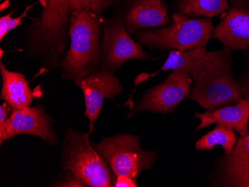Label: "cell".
<instances>
[{"mask_svg":"<svg viewBox=\"0 0 249 187\" xmlns=\"http://www.w3.org/2000/svg\"><path fill=\"white\" fill-rule=\"evenodd\" d=\"M41 14L26 27L27 55L41 64L45 70L60 67L70 44L72 12L84 8L83 0H39Z\"/></svg>","mask_w":249,"mask_h":187,"instance_id":"cell-1","label":"cell"},{"mask_svg":"<svg viewBox=\"0 0 249 187\" xmlns=\"http://www.w3.org/2000/svg\"><path fill=\"white\" fill-rule=\"evenodd\" d=\"M103 15L81 8L71 16L70 44L61 62V76L66 80L77 79L101 69Z\"/></svg>","mask_w":249,"mask_h":187,"instance_id":"cell-2","label":"cell"},{"mask_svg":"<svg viewBox=\"0 0 249 187\" xmlns=\"http://www.w3.org/2000/svg\"><path fill=\"white\" fill-rule=\"evenodd\" d=\"M231 52L227 47L211 51L205 65L191 75L193 85L187 99L206 111L232 105L243 99L240 83L232 72Z\"/></svg>","mask_w":249,"mask_h":187,"instance_id":"cell-3","label":"cell"},{"mask_svg":"<svg viewBox=\"0 0 249 187\" xmlns=\"http://www.w3.org/2000/svg\"><path fill=\"white\" fill-rule=\"evenodd\" d=\"M89 134L73 128L66 131L61 167L85 187H114L115 175L89 140Z\"/></svg>","mask_w":249,"mask_h":187,"instance_id":"cell-4","label":"cell"},{"mask_svg":"<svg viewBox=\"0 0 249 187\" xmlns=\"http://www.w3.org/2000/svg\"><path fill=\"white\" fill-rule=\"evenodd\" d=\"M170 18L171 23L164 27L138 32V42L152 50L187 51L206 48L215 29L211 19L190 17L179 12Z\"/></svg>","mask_w":249,"mask_h":187,"instance_id":"cell-5","label":"cell"},{"mask_svg":"<svg viewBox=\"0 0 249 187\" xmlns=\"http://www.w3.org/2000/svg\"><path fill=\"white\" fill-rule=\"evenodd\" d=\"M95 149L105 159L116 177L126 175L137 181L142 171L153 168L156 152H148L140 145L137 135L119 134L103 137Z\"/></svg>","mask_w":249,"mask_h":187,"instance_id":"cell-6","label":"cell"},{"mask_svg":"<svg viewBox=\"0 0 249 187\" xmlns=\"http://www.w3.org/2000/svg\"><path fill=\"white\" fill-rule=\"evenodd\" d=\"M149 57L140 43H136L117 17L106 19L103 24L101 68L117 71L132 60H156Z\"/></svg>","mask_w":249,"mask_h":187,"instance_id":"cell-7","label":"cell"},{"mask_svg":"<svg viewBox=\"0 0 249 187\" xmlns=\"http://www.w3.org/2000/svg\"><path fill=\"white\" fill-rule=\"evenodd\" d=\"M192 85L191 75L173 71L164 82L147 90L142 100L131 112L128 113L127 117L130 118L142 111L162 114L171 113L187 98Z\"/></svg>","mask_w":249,"mask_h":187,"instance_id":"cell-8","label":"cell"},{"mask_svg":"<svg viewBox=\"0 0 249 187\" xmlns=\"http://www.w3.org/2000/svg\"><path fill=\"white\" fill-rule=\"evenodd\" d=\"M54 120L42 104L12 111L6 122L0 126V145L17 135L37 136L53 146L58 145V135L53 130Z\"/></svg>","mask_w":249,"mask_h":187,"instance_id":"cell-9","label":"cell"},{"mask_svg":"<svg viewBox=\"0 0 249 187\" xmlns=\"http://www.w3.org/2000/svg\"><path fill=\"white\" fill-rule=\"evenodd\" d=\"M75 85L80 88L85 96V116L89 119L88 133L91 135L95 130V122L103 109L104 100H114L124 90L114 71L103 68L77 79Z\"/></svg>","mask_w":249,"mask_h":187,"instance_id":"cell-10","label":"cell"},{"mask_svg":"<svg viewBox=\"0 0 249 187\" xmlns=\"http://www.w3.org/2000/svg\"><path fill=\"white\" fill-rule=\"evenodd\" d=\"M212 37L231 50L249 48V0H229Z\"/></svg>","mask_w":249,"mask_h":187,"instance_id":"cell-11","label":"cell"},{"mask_svg":"<svg viewBox=\"0 0 249 187\" xmlns=\"http://www.w3.org/2000/svg\"><path fill=\"white\" fill-rule=\"evenodd\" d=\"M164 0H126L117 17L130 34L147 29L164 27L171 23Z\"/></svg>","mask_w":249,"mask_h":187,"instance_id":"cell-12","label":"cell"},{"mask_svg":"<svg viewBox=\"0 0 249 187\" xmlns=\"http://www.w3.org/2000/svg\"><path fill=\"white\" fill-rule=\"evenodd\" d=\"M224 187H249V133L241 136L233 151L221 163Z\"/></svg>","mask_w":249,"mask_h":187,"instance_id":"cell-13","label":"cell"},{"mask_svg":"<svg viewBox=\"0 0 249 187\" xmlns=\"http://www.w3.org/2000/svg\"><path fill=\"white\" fill-rule=\"evenodd\" d=\"M195 117L199 119L200 124L196 132L213 124H226L243 136L249 134V100H240L235 105H228L205 113H196Z\"/></svg>","mask_w":249,"mask_h":187,"instance_id":"cell-14","label":"cell"},{"mask_svg":"<svg viewBox=\"0 0 249 187\" xmlns=\"http://www.w3.org/2000/svg\"><path fill=\"white\" fill-rule=\"evenodd\" d=\"M210 54L211 51H208L206 48H196L187 51L169 50L167 59L160 69L153 73H142L136 77L134 80L135 87L150 78H155L158 73L162 72L178 71L192 75L205 65Z\"/></svg>","mask_w":249,"mask_h":187,"instance_id":"cell-15","label":"cell"},{"mask_svg":"<svg viewBox=\"0 0 249 187\" xmlns=\"http://www.w3.org/2000/svg\"><path fill=\"white\" fill-rule=\"evenodd\" d=\"M0 72L2 80L1 100L8 103L13 110L29 107L35 95L25 75L8 70L2 60L0 61Z\"/></svg>","mask_w":249,"mask_h":187,"instance_id":"cell-16","label":"cell"},{"mask_svg":"<svg viewBox=\"0 0 249 187\" xmlns=\"http://www.w3.org/2000/svg\"><path fill=\"white\" fill-rule=\"evenodd\" d=\"M237 141L234 129L226 124L218 123L215 129L204 135L196 143V150H211L216 146H221L225 154L233 151Z\"/></svg>","mask_w":249,"mask_h":187,"instance_id":"cell-17","label":"cell"},{"mask_svg":"<svg viewBox=\"0 0 249 187\" xmlns=\"http://www.w3.org/2000/svg\"><path fill=\"white\" fill-rule=\"evenodd\" d=\"M229 0H177L176 8L189 17H213L227 11Z\"/></svg>","mask_w":249,"mask_h":187,"instance_id":"cell-18","label":"cell"},{"mask_svg":"<svg viewBox=\"0 0 249 187\" xmlns=\"http://www.w3.org/2000/svg\"><path fill=\"white\" fill-rule=\"evenodd\" d=\"M33 5H31L26 7L24 12H22L18 17H11V15H13V11H11L9 13L0 18V40L1 41H2V40L6 37L7 34L11 31L22 26V19L27 17L28 13Z\"/></svg>","mask_w":249,"mask_h":187,"instance_id":"cell-19","label":"cell"},{"mask_svg":"<svg viewBox=\"0 0 249 187\" xmlns=\"http://www.w3.org/2000/svg\"><path fill=\"white\" fill-rule=\"evenodd\" d=\"M125 1L126 0H83V7L91 10L95 13L103 15L106 10L118 6Z\"/></svg>","mask_w":249,"mask_h":187,"instance_id":"cell-20","label":"cell"},{"mask_svg":"<svg viewBox=\"0 0 249 187\" xmlns=\"http://www.w3.org/2000/svg\"><path fill=\"white\" fill-rule=\"evenodd\" d=\"M50 187H85V186L72 174L64 172V174L60 175L58 180H54L52 182Z\"/></svg>","mask_w":249,"mask_h":187,"instance_id":"cell-21","label":"cell"},{"mask_svg":"<svg viewBox=\"0 0 249 187\" xmlns=\"http://www.w3.org/2000/svg\"><path fill=\"white\" fill-rule=\"evenodd\" d=\"M115 187H137L138 183L132 178L126 175H119L116 177Z\"/></svg>","mask_w":249,"mask_h":187,"instance_id":"cell-22","label":"cell"},{"mask_svg":"<svg viewBox=\"0 0 249 187\" xmlns=\"http://www.w3.org/2000/svg\"><path fill=\"white\" fill-rule=\"evenodd\" d=\"M13 109L7 102H4L2 105L0 106V126H2L6 120L8 119V116L11 115Z\"/></svg>","mask_w":249,"mask_h":187,"instance_id":"cell-23","label":"cell"},{"mask_svg":"<svg viewBox=\"0 0 249 187\" xmlns=\"http://www.w3.org/2000/svg\"><path fill=\"white\" fill-rule=\"evenodd\" d=\"M240 83L243 100H249V74Z\"/></svg>","mask_w":249,"mask_h":187,"instance_id":"cell-24","label":"cell"},{"mask_svg":"<svg viewBox=\"0 0 249 187\" xmlns=\"http://www.w3.org/2000/svg\"><path fill=\"white\" fill-rule=\"evenodd\" d=\"M10 5V0H5V2H2V5H1V12H2L3 10L6 9V8H8Z\"/></svg>","mask_w":249,"mask_h":187,"instance_id":"cell-25","label":"cell"}]
</instances>
